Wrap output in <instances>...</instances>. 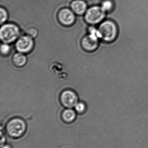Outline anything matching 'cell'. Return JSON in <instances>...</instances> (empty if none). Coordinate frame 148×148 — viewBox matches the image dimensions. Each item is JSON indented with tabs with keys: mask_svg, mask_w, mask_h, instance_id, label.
I'll list each match as a JSON object with an SVG mask.
<instances>
[{
	"mask_svg": "<svg viewBox=\"0 0 148 148\" xmlns=\"http://www.w3.org/2000/svg\"><path fill=\"white\" fill-rule=\"evenodd\" d=\"M1 135V146H2V145L3 143L4 144V142H5V137H4V136H2V135ZM4 145V144H3Z\"/></svg>",
	"mask_w": 148,
	"mask_h": 148,
	"instance_id": "17",
	"label": "cell"
},
{
	"mask_svg": "<svg viewBox=\"0 0 148 148\" xmlns=\"http://www.w3.org/2000/svg\"><path fill=\"white\" fill-rule=\"evenodd\" d=\"M27 125L23 119L14 118L10 120L6 125V130L9 136L13 138H18L26 132Z\"/></svg>",
	"mask_w": 148,
	"mask_h": 148,
	"instance_id": "3",
	"label": "cell"
},
{
	"mask_svg": "<svg viewBox=\"0 0 148 148\" xmlns=\"http://www.w3.org/2000/svg\"><path fill=\"white\" fill-rule=\"evenodd\" d=\"M98 31L100 40L107 43L114 42L119 33L117 24L111 20H107L102 23L99 26Z\"/></svg>",
	"mask_w": 148,
	"mask_h": 148,
	"instance_id": "1",
	"label": "cell"
},
{
	"mask_svg": "<svg viewBox=\"0 0 148 148\" xmlns=\"http://www.w3.org/2000/svg\"><path fill=\"white\" fill-rule=\"evenodd\" d=\"M33 38L29 36L24 35L19 37L15 43V48L18 52L23 54L30 53L34 47Z\"/></svg>",
	"mask_w": 148,
	"mask_h": 148,
	"instance_id": "6",
	"label": "cell"
},
{
	"mask_svg": "<svg viewBox=\"0 0 148 148\" xmlns=\"http://www.w3.org/2000/svg\"><path fill=\"white\" fill-rule=\"evenodd\" d=\"M1 148H11L10 145H3L1 146Z\"/></svg>",
	"mask_w": 148,
	"mask_h": 148,
	"instance_id": "18",
	"label": "cell"
},
{
	"mask_svg": "<svg viewBox=\"0 0 148 148\" xmlns=\"http://www.w3.org/2000/svg\"><path fill=\"white\" fill-rule=\"evenodd\" d=\"M57 18L62 25L67 27L70 26L75 21V14L71 9L63 8L59 10Z\"/></svg>",
	"mask_w": 148,
	"mask_h": 148,
	"instance_id": "8",
	"label": "cell"
},
{
	"mask_svg": "<svg viewBox=\"0 0 148 148\" xmlns=\"http://www.w3.org/2000/svg\"><path fill=\"white\" fill-rule=\"evenodd\" d=\"M21 31L19 27L12 23L2 24L0 29V38L3 43H13L20 37Z\"/></svg>",
	"mask_w": 148,
	"mask_h": 148,
	"instance_id": "2",
	"label": "cell"
},
{
	"mask_svg": "<svg viewBox=\"0 0 148 148\" xmlns=\"http://www.w3.org/2000/svg\"><path fill=\"white\" fill-rule=\"evenodd\" d=\"M12 62L16 66L22 67L24 66L27 63V57L24 54L18 52L15 53L13 56Z\"/></svg>",
	"mask_w": 148,
	"mask_h": 148,
	"instance_id": "10",
	"label": "cell"
},
{
	"mask_svg": "<svg viewBox=\"0 0 148 148\" xmlns=\"http://www.w3.org/2000/svg\"><path fill=\"white\" fill-rule=\"evenodd\" d=\"M99 40L98 29L95 28H91L89 29V34L84 36L82 40V47L87 52H94L99 47Z\"/></svg>",
	"mask_w": 148,
	"mask_h": 148,
	"instance_id": "4",
	"label": "cell"
},
{
	"mask_svg": "<svg viewBox=\"0 0 148 148\" xmlns=\"http://www.w3.org/2000/svg\"><path fill=\"white\" fill-rule=\"evenodd\" d=\"M11 51L10 46L8 43H3L1 45V54L4 56L8 55Z\"/></svg>",
	"mask_w": 148,
	"mask_h": 148,
	"instance_id": "14",
	"label": "cell"
},
{
	"mask_svg": "<svg viewBox=\"0 0 148 148\" xmlns=\"http://www.w3.org/2000/svg\"><path fill=\"white\" fill-rule=\"evenodd\" d=\"M75 109L77 113H79V114H82L86 110V105L83 102H78V103L75 107Z\"/></svg>",
	"mask_w": 148,
	"mask_h": 148,
	"instance_id": "15",
	"label": "cell"
},
{
	"mask_svg": "<svg viewBox=\"0 0 148 148\" xmlns=\"http://www.w3.org/2000/svg\"><path fill=\"white\" fill-rule=\"evenodd\" d=\"M76 113L72 108H67L63 111L62 119L67 123H71L74 121L76 118Z\"/></svg>",
	"mask_w": 148,
	"mask_h": 148,
	"instance_id": "11",
	"label": "cell"
},
{
	"mask_svg": "<svg viewBox=\"0 0 148 148\" xmlns=\"http://www.w3.org/2000/svg\"><path fill=\"white\" fill-rule=\"evenodd\" d=\"M114 6V3L111 0H105L102 3L101 8L106 13L112 10Z\"/></svg>",
	"mask_w": 148,
	"mask_h": 148,
	"instance_id": "12",
	"label": "cell"
},
{
	"mask_svg": "<svg viewBox=\"0 0 148 148\" xmlns=\"http://www.w3.org/2000/svg\"><path fill=\"white\" fill-rule=\"evenodd\" d=\"M0 16H1L0 23L2 25L4 24L8 20V14L7 10L4 8L2 7L0 8Z\"/></svg>",
	"mask_w": 148,
	"mask_h": 148,
	"instance_id": "13",
	"label": "cell"
},
{
	"mask_svg": "<svg viewBox=\"0 0 148 148\" xmlns=\"http://www.w3.org/2000/svg\"><path fill=\"white\" fill-rule=\"evenodd\" d=\"M61 103L67 108H75L78 103V98L75 92L67 90L62 92L60 97Z\"/></svg>",
	"mask_w": 148,
	"mask_h": 148,
	"instance_id": "7",
	"label": "cell"
},
{
	"mask_svg": "<svg viewBox=\"0 0 148 148\" xmlns=\"http://www.w3.org/2000/svg\"><path fill=\"white\" fill-rule=\"evenodd\" d=\"M27 35L29 36L32 38H35L38 34V32L36 29L34 28H30L28 29L26 31Z\"/></svg>",
	"mask_w": 148,
	"mask_h": 148,
	"instance_id": "16",
	"label": "cell"
},
{
	"mask_svg": "<svg viewBox=\"0 0 148 148\" xmlns=\"http://www.w3.org/2000/svg\"><path fill=\"white\" fill-rule=\"evenodd\" d=\"M70 8L75 14L82 15L87 10V5L83 0H74L70 4Z\"/></svg>",
	"mask_w": 148,
	"mask_h": 148,
	"instance_id": "9",
	"label": "cell"
},
{
	"mask_svg": "<svg viewBox=\"0 0 148 148\" xmlns=\"http://www.w3.org/2000/svg\"><path fill=\"white\" fill-rule=\"evenodd\" d=\"M105 16V12L101 7L94 6L88 9L84 15L87 23L90 25H96L101 23Z\"/></svg>",
	"mask_w": 148,
	"mask_h": 148,
	"instance_id": "5",
	"label": "cell"
}]
</instances>
